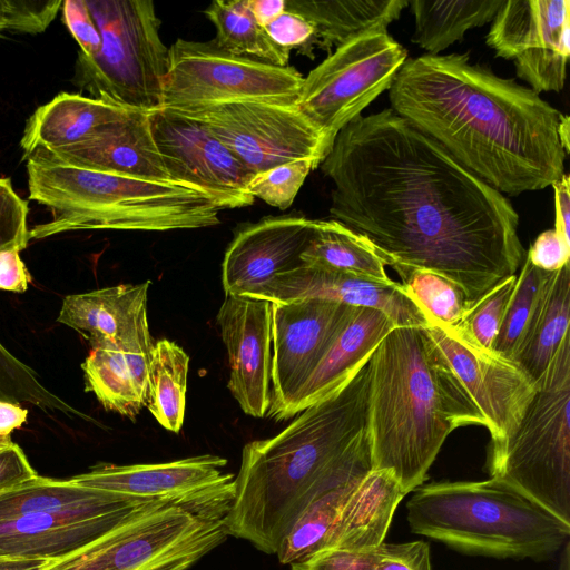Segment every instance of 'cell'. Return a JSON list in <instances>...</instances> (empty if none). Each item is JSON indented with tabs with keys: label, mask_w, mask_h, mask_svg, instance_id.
<instances>
[{
	"label": "cell",
	"mask_w": 570,
	"mask_h": 570,
	"mask_svg": "<svg viewBox=\"0 0 570 570\" xmlns=\"http://www.w3.org/2000/svg\"><path fill=\"white\" fill-rule=\"evenodd\" d=\"M320 167L334 185V220L393 269L456 283L470 307L524 259L510 200L391 108L350 121Z\"/></svg>",
	"instance_id": "6da1fadb"
},
{
	"label": "cell",
	"mask_w": 570,
	"mask_h": 570,
	"mask_svg": "<svg viewBox=\"0 0 570 570\" xmlns=\"http://www.w3.org/2000/svg\"><path fill=\"white\" fill-rule=\"evenodd\" d=\"M391 109L501 194L541 190L564 175L561 112L529 87L470 62L468 53L406 59Z\"/></svg>",
	"instance_id": "7a4b0ae2"
},
{
	"label": "cell",
	"mask_w": 570,
	"mask_h": 570,
	"mask_svg": "<svg viewBox=\"0 0 570 570\" xmlns=\"http://www.w3.org/2000/svg\"><path fill=\"white\" fill-rule=\"evenodd\" d=\"M371 354L279 433L244 445L225 519L228 535L246 540L266 554H276L317 489L338 471L372 459Z\"/></svg>",
	"instance_id": "3957f363"
},
{
	"label": "cell",
	"mask_w": 570,
	"mask_h": 570,
	"mask_svg": "<svg viewBox=\"0 0 570 570\" xmlns=\"http://www.w3.org/2000/svg\"><path fill=\"white\" fill-rule=\"evenodd\" d=\"M368 374L372 468L390 471L406 494L426 480L452 431L484 426L425 326H394L373 350Z\"/></svg>",
	"instance_id": "277c9868"
},
{
	"label": "cell",
	"mask_w": 570,
	"mask_h": 570,
	"mask_svg": "<svg viewBox=\"0 0 570 570\" xmlns=\"http://www.w3.org/2000/svg\"><path fill=\"white\" fill-rule=\"evenodd\" d=\"M29 198L52 219L30 239L66 232L118 229L167 232L216 226L219 208L203 191L173 181H149L76 167L42 151L27 157Z\"/></svg>",
	"instance_id": "5b68a950"
},
{
	"label": "cell",
	"mask_w": 570,
	"mask_h": 570,
	"mask_svg": "<svg viewBox=\"0 0 570 570\" xmlns=\"http://www.w3.org/2000/svg\"><path fill=\"white\" fill-rule=\"evenodd\" d=\"M406 520L413 533L494 558L544 560L570 539V523L491 476L419 487L406 502Z\"/></svg>",
	"instance_id": "8992f818"
},
{
	"label": "cell",
	"mask_w": 570,
	"mask_h": 570,
	"mask_svg": "<svg viewBox=\"0 0 570 570\" xmlns=\"http://www.w3.org/2000/svg\"><path fill=\"white\" fill-rule=\"evenodd\" d=\"M234 479L189 495L158 500L42 570H187L227 539L225 519L234 498Z\"/></svg>",
	"instance_id": "52a82bcc"
},
{
	"label": "cell",
	"mask_w": 570,
	"mask_h": 570,
	"mask_svg": "<svg viewBox=\"0 0 570 570\" xmlns=\"http://www.w3.org/2000/svg\"><path fill=\"white\" fill-rule=\"evenodd\" d=\"M570 334L535 382L515 429L490 443L487 469L570 523Z\"/></svg>",
	"instance_id": "ba28073f"
},
{
	"label": "cell",
	"mask_w": 570,
	"mask_h": 570,
	"mask_svg": "<svg viewBox=\"0 0 570 570\" xmlns=\"http://www.w3.org/2000/svg\"><path fill=\"white\" fill-rule=\"evenodd\" d=\"M99 30V51L81 52L72 83L94 98L127 108L154 111L163 107V79L168 48L151 0H86Z\"/></svg>",
	"instance_id": "9c48e42d"
},
{
	"label": "cell",
	"mask_w": 570,
	"mask_h": 570,
	"mask_svg": "<svg viewBox=\"0 0 570 570\" xmlns=\"http://www.w3.org/2000/svg\"><path fill=\"white\" fill-rule=\"evenodd\" d=\"M406 59V49L387 31H373L336 48L309 71L295 106L322 134L327 153L338 131L389 90Z\"/></svg>",
	"instance_id": "30bf717a"
},
{
	"label": "cell",
	"mask_w": 570,
	"mask_h": 570,
	"mask_svg": "<svg viewBox=\"0 0 570 570\" xmlns=\"http://www.w3.org/2000/svg\"><path fill=\"white\" fill-rule=\"evenodd\" d=\"M303 80L292 66L236 56L214 41L177 39L168 48L163 107L183 109L234 100L295 104Z\"/></svg>",
	"instance_id": "8fae6325"
},
{
	"label": "cell",
	"mask_w": 570,
	"mask_h": 570,
	"mask_svg": "<svg viewBox=\"0 0 570 570\" xmlns=\"http://www.w3.org/2000/svg\"><path fill=\"white\" fill-rule=\"evenodd\" d=\"M173 110L205 126L253 175L297 159L320 166L327 154L322 134L295 104L234 100Z\"/></svg>",
	"instance_id": "7c38bea8"
},
{
	"label": "cell",
	"mask_w": 570,
	"mask_h": 570,
	"mask_svg": "<svg viewBox=\"0 0 570 570\" xmlns=\"http://www.w3.org/2000/svg\"><path fill=\"white\" fill-rule=\"evenodd\" d=\"M535 94L562 91L570 56L569 0H504L485 36Z\"/></svg>",
	"instance_id": "4fadbf2b"
},
{
	"label": "cell",
	"mask_w": 570,
	"mask_h": 570,
	"mask_svg": "<svg viewBox=\"0 0 570 570\" xmlns=\"http://www.w3.org/2000/svg\"><path fill=\"white\" fill-rule=\"evenodd\" d=\"M149 124L170 181L203 191L220 210L254 203V175L205 126L165 107L149 112Z\"/></svg>",
	"instance_id": "5bb4252c"
},
{
	"label": "cell",
	"mask_w": 570,
	"mask_h": 570,
	"mask_svg": "<svg viewBox=\"0 0 570 570\" xmlns=\"http://www.w3.org/2000/svg\"><path fill=\"white\" fill-rule=\"evenodd\" d=\"M272 304V404L267 416L283 421L356 307L318 298Z\"/></svg>",
	"instance_id": "9a60e30c"
},
{
	"label": "cell",
	"mask_w": 570,
	"mask_h": 570,
	"mask_svg": "<svg viewBox=\"0 0 570 570\" xmlns=\"http://www.w3.org/2000/svg\"><path fill=\"white\" fill-rule=\"evenodd\" d=\"M484 422L491 443L504 440L518 425L535 383L514 363L469 343L453 330L425 326Z\"/></svg>",
	"instance_id": "2e32d148"
},
{
	"label": "cell",
	"mask_w": 570,
	"mask_h": 570,
	"mask_svg": "<svg viewBox=\"0 0 570 570\" xmlns=\"http://www.w3.org/2000/svg\"><path fill=\"white\" fill-rule=\"evenodd\" d=\"M217 324L228 356L227 387L245 414L265 417L272 404V302L226 295Z\"/></svg>",
	"instance_id": "e0dca14e"
},
{
	"label": "cell",
	"mask_w": 570,
	"mask_h": 570,
	"mask_svg": "<svg viewBox=\"0 0 570 570\" xmlns=\"http://www.w3.org/2000/svg\"><path fill=\"white\" fill-rule=\"evenodd\" d=\"M313 226L314 219L282 215L239 228L222 264L225 296H250L274 276L301 266Z\"/></svg>",
	"instance_id": "ac0fdd59"
},
{
	"label": "cell",
	"mask_w": 570,
	"mask_h": 570,
	"mask_svg": "<svg viewBox=\"0 0 570 570\" xmlns=\"http://www.w3.org/2000/svg\"><path fill=\"white\" fill-rule=\"evenodd\" d=\"M272 303L318 298L353 307L384 312L395 326H426L429 321L401 283L376 282L361 276L302 264L278 274L248 296Z\"/></svg>",
	"instance_id": "d6986e66"
},
{
	"label": "cell",
	"mask_w": 570,
	"mask_h": 570,
	"mask_svg": "<svg viewBox=\"0 0 570 570\" xmlns=\"http://www.w3.org/2000/svg\"><path fill=\"white\" fill-rule=\"evenodd\" d=\"M150 281L121 284L63 298L59 323L88 334V341L150 356L147 296Z\"/></svg>",
	"instance_id": "ffe728a7"
},
{
	"label": "cell",
	"mask_w": 570,
	"mask_h": 570,
	"mask_svg": "<svg viewBox=\"0 0 570 570\" xmlns=\"http://www.w3.org/2000/svg\"><path fill=\"white\" fill-rule=\"evenodd\" d=\"M158 500L161 499L95 518L42 513L0 520V559L55 561L66 558Z\"/></svg>",
	"instance_id": "44dd1931"
},
{
	"label": "cell",
	"mask_w": 570,
	"mask_h": 570,
	"mask_svg": "<svg viewBox=\"0 0 570 570\" xmlns=\"http://www.w3.org/2000/svg\"><path fill=\"white\" fill-rule=\"evenodd\" d=\"M226 464L225 458L213 454L164 463H100L70 480L82 487L138 499L179 498L233 480L234 474L223 472Z\"/></svg>",
	"instance_id": "7402d4cb"
},
{
	"label": "cell",
	"mask_w": 570,
	"mask_h": 570,
	"mask_svg": "<svg viewBox=\"0 0 570 570\" xmlns=\"http://www.w3.org/2000/svg\"><path fill=\"white\" fill-rule=\"evenodd\" d=\"M149 112L137 110L81 142L37 151L80 168L149 181H170L153 138Z\"/></svg>",
	"instance_id": "603a6c76"
},
{
	"label": "cell",
	"mask_w": 570,
	"mask_h": 570,
	"mask_svg": "<svg viewBox=\"0 0 570 570\" xmlns=\"http://www.w3.org/2000/svg\"><path fill=\"white\" fill-rule=\"evenodd\" d=\"M135 111L104 98L61 92L28 119L20 141L23 157L87 140Z\"/></svg>",
	"instance_id": "cb8c5ba5"
},
{
	"label": "cell",
	"mask_w": 570,
	"mask_h": 570,
	"mask_svg": "<svg viewBox=\"0 0 570 570\" xmlns=\"http://www.w3.org/2000/svg\"><path fill=\"white\" fill-rule=\"evenodd\" d=\"M149 500L37 475L0 491V520L42 513L95 518Z\"/></svg>",
	"instance_id": "d4e9b609"
},
{
	"label": "cell",
	"mask_w": 570,
	"mask_h": 570,
	"mask_svg": "<svg viewBox=\"0 0 570 570\" xmlns=\"http://www.w3.org/2000/svg\"><path fill=\"white\" fill-rule=\"evenodd\" d=\"M372 460L352 464L328 478L282 539L276 556L291 566L325 551L354 489L371 471Z\"/></svg>",
	"instance_id": "484cf974"
},
{
	"label": "cell",
	"mask_w": 570,
	"mask_h": 570,
	"mask_svg": "<svg viewBox=\"0 0 570 570\" xmlns=\"http://www.w3.org/2000/svg\"><path fill=\"white\" fill-rule=\"evenodd\" d=\"M394 326L384 312L356 307L351 321L297 393L287 420L336 389Z\"/></svg>",
	"instance_id": "4316f807"
},
{
	"label": "cell",
	"mask_w": 570,
	"mask_h": 570,
	"mask_svg": "<svg viewBox=\"0 0 570 570\" xmlns=\"http://www.w3.org/2000/svg\"><path fill=\"white\" fill-rule=\"evenodd\" d=\"M407 0H285V9L307 20L314 35L309 45L328 52L344 43L373 31H386Z\"/></svg>",
	"instance_id": "83f0119b"
},
{
	"label": "cell",
	"mask_w": 570,
	"mask_h": 570,
	"mask_svg": "<svg viewBox=\"0 0 570 570\" xmlns=\"http://www.w3.org/2000/svg\"><path fill=\"white\" fill-rule=\"evenodd\" d=\"M405 495L390 471L371 470L347 500L326 550H362L384 542Z\"/></svg>",
	"instance_id": "f1b7e54d"
},
{
	"label": "cell",
	"mask_w": 570,
	"mask_h": 570,
	"mask_svg": "<svg viewBox=\"0 0 570 570\" xmlns=\"http://www.w3.org/2000/svg\"><path fill=\"white\" fill-rule=\"evenodd\" d=\"M149 360L110 344H90L81 364L86 391L92 392L105 410L135 420L147 406Z\"/></svg>",
	"instance_id": "f546056e"
},
{
	"label": "cell",
	"mask_w": 570,
	"mask_h": 570,
	"mask_svg": "<svg viewBox=\"0 0 570 570\" xmlns=\"http://www.w3.org/2000/svg\"><path fill=\"white\" fill-rule=\"evenodd\" d=\"M569 321L570 264L549 274L510 358L532 382L540 379L569 334Z\"/></svg>",
	"instance_id": "4dcf8cb0"
},
{
	"label": "cell",
	"mask_w": 570,
	"mask_h": 570,
	"mask_svg": "<svg viewBox=\"0 0 570 570\" xmlns=\"http://www.w3.org/2000/svg\"><path fill=\"white\" fill-rule=\"evenodd\" d=\"M304 265L347 273L390 284L383 259L363 235L337 220H315L309 242L301 255Z\"/></svg>",
	"instance_id": "1f68e13d"
},
{
	"label": "cell",
	"mask_w": 570,
	"mask_h": 570,
	"mask_svg": "<svg viewBox=\"0 0 570 570\" xmlns=\"http://www.w3.org/2000/svg\"><path fill=\"white\" fill-rule=\"evenodd\" d=\"M504 0H412L414 16L412 43L439 55L464 33L493 20Z\"/></svg>",
	"instance_id": "d6a6232c"
},
{
	"label": "cell",
	"mask_w": 570,
	"mask_h": 570,
	"mask_svg": "<svg viewBox=\"0 0 570 570\" xmlns=\"http://www.w3.org/2000/svg\"><path fill=\"white\" fill-rule=\"evenodd\" d=\"M204 13L215 27L213 41L218 48L273 66H289L291 50L273 41L253 16L248 0H215Z\"/></svg>",
	"instance_id": "836d02e7"
},
{
	"label": "cell",
	"mask_w": 570,
	"mask_h": 570,
	"mask_svg": "<svg viewBox=\"0 0 570 570\" xmlns=\"http://www.w3.org/2000/svg\"><path fill=\"white\" fill-rule=\"evenodd\" d=\"M189 356L175 342L157 341L149 360L147 407L166 430L178 433L185 419Z\"/></svg>",
	"instance_id": "e575fe53"
},
{
	"label": "cell",
	"mask_w": 570,
	"mask_h": 570,
	"mask_svg": "<svg viewBox=\"0 0 570 570\" xmlns=\"http://www.w3.org/2000/svg\"><path fill=\"white\" fill-rule=\"evenodd\" d=\"M291 570H432L430 546L422 540L362 550H326L293 563Z\"/></svg>",
	"instance_id": "d590c367"
},
{
	"label": "cell",
	"mask_w": 570,
	"mask_h": 570,
	"mask_svg": "<svg viewBox=\"0 0 570 570\" xmlns=\"http://www.w3.org/2000/svg\"><path fill=\"white\" fill-rule=\"evenodd\" d=\"M394 271L429 324L453 328L462 321L470 306L464 291L456 283L425 269L399 267Z\"/></svg>",
	"instance_id": "8d00e7d4"
},
{
	"label": "cell",
	"mask_w": 570,
	"mask_h": 570,
	"mask_svg": "<svg viewBox=\"0 0 570 570\" xmlns=\"http://www.w3.org/2000/svg\"><path fill=\"white\" fill-rule=\"evenodd\" d=\"M549 274L533 266L527 257L524 258L492 344L491 351L494 354L510 361Z\"/></svg>",
	"instance_id": "74e56055"
},
{
	"label": "cell",
	"mask_w": 570,
	"mask_h": 570,
	"mask_svg": "<svg viewBox=\"0 0 570 570\" xmlns=\"http://www.w3.org/2000/svg\"><path fill=\"white\" fill-rule=\"evenodd\" d=\"M0 401L20 405L29 403L43 411L61 412L68 416L88 419L73 406L50 392L38 374L13 356L0 343Z\"/></svg>",
	"instance_id": "f35d334b"
},
{
	"label": "cell",
	"mask_w": 570,
	"mask_h": 570,
	"mask_svg": "<svg viewBox=\"0 0 570 570\" xmlns=\"http://www.w3.org/2000/svg\"><path fill=\"white\" fill-rule=\"evenodd\" d=\"M515 278L517 274L497 284L476 301L466 311L462 321L451 330L476 347L492 352V344L512 295Z\"/></svg>",
	"instance_id": "ab89813d"
},
{
	"label": "cell",
	"mask_w": 570,
	"mask_h": 570,
	"mask_svg": "<svg viewBox=\"0 0 570 570\" xmlns=\"http://www.w3.org/2000/svg\"><path fill=\"white\" fill-rule=\"evenodd\" d=\"M318 167L314 159L287 161L255 174L247 190L254 198L285 210L289 208L308 174Z\"/></svg>",
	"instance_id": "60d3db41"
},
{
	"label": "cell",
	"mask_w": 570,
	"mask_h": 570,
	"mask_svg": "<svg viewBox=\"0 0 570 570\" xmlns=\"http://www.w3.org/2000/svg\"><path fill=\"white\" fill-rule=\"evenodd\" d=\"M28 204L16 194L10 178L0 177V252L28 246Z\"/></svg>",
	"instance_id": "b9f144b4"
},
{
	"label": "cell",
	"mask_w": 570,
	"mask_h": 570,
	"mask_svg": "<svg viewBox=\"0 0 570 570\" xmlns=\"http://www.w3.org/2000/svg\"><path fill=\"white\" fill-rule=\"evenodd\" d=\"M7 19V29L39 33L56 18L62 6L61 0H3Z\"/></svg>",
	"instance_id": "7bdbcfd3"
},
{
	"label": "cell",
	"mask_w": 570,
	"mask_h": 570,
	"mask_svg": "<svg viewBox=\"0 0 570 570\" xmlns=\"http://www.w3.org/2000/svg\"><path fill=\"white\" fill-rule=\"evenodd\" d=\"M62 20L76 39L82 55L91 57L101 46L99 30L90 14L86 0L62 1Z\"/></svg>",
	"instance_id": "ee69618b"
},
{
	"label": "cell",
	"mask_w": 570,
	"mask_h": 570,
	"mask_svg": "<svg viewBox=\"0 0 570 570\" xmlns=\"http://www.w3.org/2000/svg\"><path fill=\"white\" fill-rule=\"evenodd\" d=\"M264 29L278 46L291 51L299 49L301 52L309 56L314 29L301 14L285 9Z\"/></svg>",
	"instance_id": "f6af8a7d"
},
{
	"label": "cell",
	"mask_w": 570,
	"mask_h": 570,
	"mask_svg": "<svg viewBox=\"0 0 570 570\" xmlns=\"http://www.w3.org/2000/svg\"><path fill=\"white\" fill-rule=\"evenodd\" d=\"M525 257L533 266L544 272H556L569 264L570 243L566 242L554 228L548 229L535 238Z\"/></svg>",
	"instance_id": "bcb514c9"
},
{
	"label": "cell",
	"mask_w": 570,
	"mask_h": 570,
	"mask_svg": "<svg viewBox=\"0 0 570 570\" xmlns=\"http://www.w3.org/2000/svg\"><path fill=\"white\" fill-rule=\"evenodd\" d=\"M38 475L22 449L12 443L0 451V491L20 484Z\"/></svg>",
	"instance_id": "7dc6e473"
},
{
	"label": "cell",
	"mask_w": 570,
	"mask_h": 570,
	"mask_svg": "<svg viewBox=\"0 0 570 570\" xmlns=\"http://www.w3.org/2000/svg\"><path fill=\"white\" fill-rule=\"evenodd\" d=\"M20 250L6 249L0 252V289L23 293L31 281Z\"/></svg>",
	"instance_id": "c3c4849f"
},
{
	"label": "cell",
	"mask_w": 570,
	"mask_h": 570,
	"mask_svg": "<svg viewBox=\"0 0 570 570\" xmlns=\"http://www.w3.org/2000/svg\"><path fill=\"white\" fill-rule=\"evenodd\" d=\"M570 178L564 174L552 184L554 189L556 232L570 243Z\"/></svg>",
	"instance_id": "681fc988"
},
{
	"label": "cell",
	"mask_w": 570,
	"mask_h": 570,
	"mask_svg": "<svg viewBox=\"0 0 570 570\" xmlns=\"http://www.w3.org/2000/svg\"><path fill=\"white\" fill-rule=\"evenodd\" d=\"M27 415L28 411L20 405L0 401V435H10L26 422Z\"/></svg>",
	"instance_id": "f907efd6"
},
{
	"label": "cell",
	"mask_w": 570,
	"mask_h": 570,
	"mask_svg": "<svg viewBox=\"0 0 570 570\" xmlns=\"http://www.w3.org/2000/svg\"><path fill=\"white\" fill-rule=\"evenodd\" d=\"M256 21L265 27L285 10V0H248Z\"/></svg>",
	"instance_id": "816d5d0a"
},
{
	"label": "cell",
	"mask_w": 570,
	"mask_h": 570,
	"mask_svg": "<svg viewBox=\"0 0 570 570\" xmlns=\"http://www.w3.org/2000/svg\"><path fill=\"white\" fill-rule=\"evenodd\" d=\"M50 560L0 559V570H42Z\"/></svg>",
	"instance_id": "f5cc1de1"
},
{
	"label": "cell",
	"mask_w": 570,
	"mask_h": 570,
	"mask_svg": "<svg viewBox=\"0 0 570 570\" xmlns=\"http://www.w3.org/2000/svg\"><path fill=\"white\" fill-rule=\"evenodd\" d=\"M569 132H570V124H569V116L561 115L560 121H559V138L561 141V145L566 151V154L569 153Z\"/></svg>",
	"instance_id": "db71d44e"
},
{
	"label": "cell",
	"mask_w": 570,
	"mask_h": 570,
	"mask_svg": "<svg viewBox=\"0 0 570 570\" xmlns=\"http://www.w3.org/2000/svg\"><path fill=\"white\" fill-rule=\"evenodd\" d=\"M560 552L561 554L556 570H570V542L566 543Z\"/></svg>",
	"instance_id": "11a10c76"
},
{
	"label": "cell",
	"mask_w": 570,
	"mask_h": 570,
	"mask_svg": "<svg viewBox=\"0 0 570 570\" xmlns=\"http://www.w3.org/2000/svg\"><path fill=\"white\" fill-rule=\"evenodd\" d=\"M7 29V19H6V11H4V2L3 0H0V36L2 35L3 30Z\"/></svg>",
	"instance_id": "9f6ffc18"
},
{
	"label": "cell",
	"mask_w": 570,
	"mask_h": 570,
	"mask_svg": "<svg viewBox=\"0 0 570 570\" xmlns=\"http://www.w3.org/2000/svg\"><path fill=\"white\" fill-rule=\"evenodd\" d=\"M12 443L10 435H0V451L10 446Z\"/></svg>",
	"instance_id": "6f0895ef"
}]
</instances>
